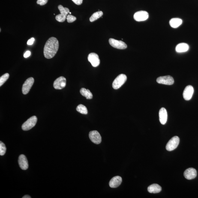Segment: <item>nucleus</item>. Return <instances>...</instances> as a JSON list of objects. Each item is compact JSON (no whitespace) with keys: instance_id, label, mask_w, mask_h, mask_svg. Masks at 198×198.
<instances>
[{"instance_id":"1","label":"nucleus","mask_w":198,"mask_h":198,"mask_svg":"<svg viewBox=\"0 0 198 198\" xmlns=\"http://www.w3.org/2000/svg\"><path fill=\"white\" fill-rule=\"evenodd\" d=\"M59 42L55 37H51L46 42L45 44L44 53L45 57L51 59L56 55L59 48Z\"/></svg>"},{"instance_id":"2","label":"nucleus","mask_w":198,"mask_h":198,"mask_svg":"<svg viewBox=\"0 0 198 198\" xmlns=\"http://www.w3.org/2000/svg\"><path fill=\"white\" fill-rule=\"evenodd\" d=\"M127 79V76L125 75L121 74L119 75L113 81L112 83L113 88L115 90L121 88L125 83Z\"/></svg>"},{"instance_id":"3","label":"nucleus","mask_w":198,"mask_h":198,"mask_svg":"<svg viewBox=\"0 0 198 198\" xmlns=\"http://www.w3.org/2000/svg\"><path fill=\"white\" fill-rule=\"evenodd\" d=\"M37 121V118L36 116L31 117L27 120L22 126V129L24 131L31 130L35 126Z\"/></svg>"},{"instance_id":"4","label":"nucleus","mask_w":198,"mask_h":198,"mask_svg":"<svg viewBox=\"0 0 198 198\" xmlns=\"http://www.w3.org/2000/svg\"><path fill=\"white\" fill-rule=\"evenodd\" d=\"M179 138L177 136L172 137L168 142L166 146V149L168 151H171L177 147L179 143Z\"/></svg>"},{"instance_id":"5","label":"nucleus","mask_w":198,"mask_h":198,"mask_svg":"<svg viewBox=\"0 0 198 198\" xmlns=\"http://www.w3.org/2000/svg\"><path fill=\"white\" fill-rule=\"evenodd\" d=\"M109 43L112 47L118 49H125L127 48V44L124 42L110 38L109 39Z\"/></svg>"},{"instance_id":"6","label":"nucleus","mask_w":198,"mask_h":198,"mask_svg":"<svg viewBox=\"0 0 198 198\" xmlns=\"http://www.w3.org/2000/svg\"><path fill=\"white\" fill-rule=\"evenodd\" d=\"M34 82V79L33 77H29L27 79L22 85V93L25 95L27 94L32 88Z\"/></svg>"},{"instance_id":"7","label":"nucleus","mask_w":198,"mask_h":198,"mask_svg":"<svg viewBox=\"0 0 198 198\" xmlns=\"http://www.w3.org/2000/svg\"><path fill=\"white\" fill-rule=\"evenodd\" d=\"M156 81L159 84L167 85H171L174 82L173 78L169 75L160 76L157 78Z\"/></svg>"},{"instance_id":"8","label":"nucleus","mask_w":198,"mask_h":198,"mask_svg":"<svg viewBox=\"0 0 198 198\" xmlns=\"http://www.w3.org/2000/svg\"><path fill=\"white\" fill-rule=\"evenodd\" d=\"M66 85V79L63 76H61L57 79L53 84L54 88L57 90L62 89Z\"/></svg>"},{"instance_id":"9","label":"nucleus","mask_w":198,"mask_h":198,"mask_svg":"<svg viewBox=\"0 0 198 198\" xmlns=\"http://www.w3.org/2000/svg\"><path fill=\"white\" fill-rule=\"evenodd\" d=\"M88 61L91 63V65L94 67H98L100 65V61L98 55L95 53H91L88 55Z\"/></svg>"},{"instance_id":"10","label":"nucleus","mask_w":198,"mask_h":198,"mask_svg":"<svg viewBox=\"0 0 198 198\" xmlns=\"http://www.w3.org/2000/svg\"><path fill=\"white\" fill-rule=\"evenodd\" d=\"M148 18V14L147 12L140 11L136 12L133 16V18L137 22H142L147 20Z\"/></svg>"},{"instance_id":"11","label":"nucleus","mask_w":198,"mask_h":198,"mask_svg":"<svg viewBox=\"0 0 198 198\" xmlns=\"http://www.w3.org/2000/svg\"><path fill=\"white\" fill-rule=\"evenodd\" d=\"M89 136L91 141L94 143L99 144L101 142V136L99 132L97 131H93L90 132Z\"/></svg>"},{"instance_id":"12","label":"nucleus","mask_w":198,"mask_h":198,"mask_svg":"<svg viewBox=\"0 0 198 198\" xmlns=\"http://www.w3.org/2000/svg\"><path fill=\"white\" fill-rule=\"evenodd\" d=\"M194 88L192 85H189L186 87L183 92V97L185 100H191L194 93Z\"/></svg>"},{"instance_id":"13","label":"nucleus","mask_w":198,"mask_h":198,"mask_svg":"<svg viewBox=\"0 0 198 198\" xmlns=\"http://www.w3.org/2000/svg\"><path fill=\"white\" fill-rule=\"evenodd\" d=\"M197 171L193 168H189L184 172V176L186 179L191 180L194 179L197 176Z\"/></svg>"},{"instance_id":"14","label":"nucleus","mask_w":198,"mask_h":198,"mask_svg":"<svg viewBox=\"0 0 198 198\" xmlns=\"http://www.w3.org/2000/svg\"><path fill=\"white\" fill-rule=\"evenodd\" d=\"M18 162L21 169L25 170L28 169V161L27 157L24 155L21 154L19 156Z\"/></svg>"},{"instance_id":"15","label":"nucleus","mask_w":198,"mask_h":198,"mask_svg":"<svg viewBox=\"0 0 198 198\" xmlns=\"http://www.w3.org/2000/svg\"><path fill=\"white\" fill-rule=\"evenodd\" d=\"M122 181V179L121 177L115 176L110 180L109 182V185L111 188H116L121 185Z\"/></svg>"},{"instance_id":"16","label":"nucleus","mask_w":198,"mask_h":198,"mask_svg":"<svg viewBox=\"0 0 198 198\" xmlns=\"http://www.w3.org/2000/svg\"><path fill=\"white\" fill-rule=\"evenodd\" d=\"M167 112L166 109L162 108L159 112V117L160 123L163 125L166 124L167 120Z\"/></svg>"},{"instance_id":"17","label":"nucleus","mask_w":198,"mask_h":198,"mask_svg":"<svg viewBox=\"0 0 198 198\" xmlns=\"http://www.w3.org/2000/svg\"><path fill=\"white\" fill-rule=\"evenodd\" d=\"M148 190L150 193H159L161 191V187L158 184H154L148 187Z\"/></svg>"},{"instance_id":"18","label":"nucleus","mask_w":198,"mask_h":198,"mask_svg":"<svg viewBox=\"0 0 198 198\" xmlns=\"http://www.w3.org/2000/svg\"><path fill=\"white\" fill-rule=\"evenodd\" d=\"M189 47L188 44L185 43H181L177 45L175 49L176 52L179 53L187 52Z\"/></svg>"},{"instance_id":"19","label":"nucleus","mask_w":198,"mask_h":198,"mask_svg":"<svg viewBox=\"0 0 198 198\" xmlns=\"http://www.w3.org/2000/svg\"><path fill=\"white\" fill-rule=\"evenodd\" d=\"M182 23V19L179 18H173L169 21V24L173 28L178 27Z\"/></svg>"},{"instance_id":"20","label":"nucleus","mask_w":198,"mask_h":198,"mask_svg":"<svg viewBox=\"0 0 198 198\" xmlns=\"http://www.w3.org/2000/svg\"><path fill=\"white\" fill-rule=\"evenodd\" d=\"M80 93L81 95L85 97L87 99H91L93 98V95L92 93L89 90L82 88L80 90Z\"/></svg>"},{"instance_id":"21","label":"nucleus","mask_w":198,"mask_h":198,"mask_svg":"<svg viewBox=\"0 0 198 198\" xmlns=\"http://www.w3.org/2000/svg\"><path fill=\"white\" fill-rule=\"evenodd\" d=\"M103 13L102 11H98L94 13L90 18V22H94L103 16Z\"/></svg>"},{"instance_id":"22","label":"nucleus","mask_w":198,"mask_h":198,"mask_svg":"<svg viewBox=\"0 0 198 198\" xmlns=\"http://www.w3.org/2000/svg\"><path fill=\"white\" fill-rule=\"evenodd\" d=\"M76 110L82 114L87 115L88 113V109L85 105L80 104L76 108Z\"/></svg>"},{"instance_id":"23","label":"nucleus","mask_w":198,"mask_h":198,"mask_svg":"<svg viewBox=\"0 0 198 198\" xmlns=\"http://www.w3.org/2000/svg\"><path fill=\"white\" fill-rule=\"evenodd\" d=\"M58 9L60 10L61 14L67 16V15L70 13V10L67 7H64L62 5H60L58 6Z\"/></svg>"},{"instance_id":"24","label":"nucleus","mask_w":198,"mask_h":198,"mask_svg":"<svg viewBox=\"0 0 198 198\" xmlns=\"http://www.w3.org/2000/svg\"><path fill=\"white\" fill-rule=\"evenodd\" d=\"M9 77V75L8 73H6L1 76L0 78V86L4 85V84L7 80Z\"/></svg>"},{"instance_id":"25","label":"nucleus","mask_w":198,"mask_h":198,"mask_svg":"<svg viewBox=\"0 0 198 198\" xmlns=\"http://www.w3.org/2000/svg\"><path fill=\"white\" fill-rule=\"evenodd\" d=\"M6 151L5 144L1 141L0 142V155L4 156Z\"/></svg>"},{"instance_id":"26","label":"nucleus","mask_w":198,"mask_h":198,"mask_svg":"<svg viewBox=\"0 0 198 198\" xmlns=\"http://www.w3.org/2000/svg\"><path fill=\"white\" fill-rule=\"evenodd\" d=\"M67 16L64 15L60 14L55 16V19L57 21L59 22H65V19H67Z\"/></svg>"},{"instance_id":"27","label":"nucleus","mask_w":198,"mask_h":198,"mask_svg":"<svg viewBox=\"0 0 198 198\" xmlns=\"http://www.w3.org/2000/svg\"><path fill=\"white\" fill-rule=\"evenodd\" d=\"M67 22L69 23H72L76 20V18L75 16L69 14L67 16Z\"/></svg>"},{"instance_id":"28","label":"nucleus","mask_w":198,"mask_h":198,"mask_svg":"<svg viewBox=\"0 0 198 198\" xmlns=\"http://www.w3.org/2000/svg\"><path fill=\"white\" fill-rule=\"evenodd\" d=\"M48 0H37V4L40 6L44 5L48 2Z\"/></svg>"},{"instance_id":"29","label":"nucleus","mask_w":198,"mask_h":198,"mask_svg":"<svg viewBox=\"0 0 198 198\" xmlns=\"http://www.w3.org/2000/svg\"><path fill=\"white\" fill-rule=\"evenodd\" d=\"M34 41V37H32V38L29 39L28 40L27 43V44L28 45H32L33 44Z\"/></svg>"},{"instance_id":"30","label":"nucleus","mask_w":198,"mask_h":198,"mask_svg":"<svg viewBox=\"0 0 198 198\" xmlns=\"http://www.w3.org/2000/svg\"><path fill=\"white\" fill-rule=\"evenodd\" d=\"M75 4L77 5H80L82 4V0H72Z\"/></svg>"},{"instance_id":"31","label":"nucleus","mask_w":198,"mask_h":198,"mask_svg":"<svg viewBox=\"0 0 198 198\" xmlns=\"http://www.w3.org/2000/svg\"><path fill=\"white\" fill-rule=\"evenodd\" d=\"M31 55V52L29 51H27V52H25V54H24V57L25 58H28V57L30 56Z\"/></svg>"},{"instance_id":"32","label":"nucleus","mask_w":198,"mask_h":198,"mask_svg":"<svg viewBox=\"0 0 198 198\" xmlns=\"http://www.w3.org/2000/svg\"><path fill=\"white\" fill-rule=\"evenodd\" d=\"M31 198L30 196L29 195H25L24 196V197H22V198Z\"/></svg>"},{"instance_id":"33","label":"nucleus","mask_w":198,"mask_h":198,"mask_svg":"<svg viewBox=\"0 0 198 198\" xmlns=\"http://www.w3.org/2000/svg\"><path fill=\"white\" fill-rule=\"evenodd\" d=\"M70 14H71V12H70Z\"/></svg>"}]
</instances>
